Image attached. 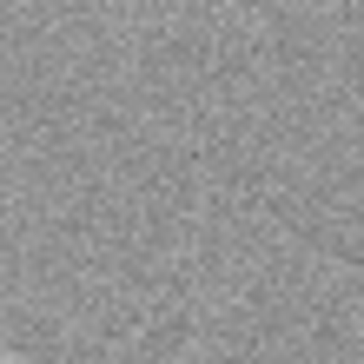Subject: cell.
<instances>
[{
  "instance_id": "cell-1",
  "label": "cell",
  "mask_w": 364,
  "mask_h": 364,
  "mask_svg": "<svg viewBox=\"0 0 364 364\" xmlns=\"http://www.w3.org/2000/svg\"><path fill=\"white\" fill-rule=\"evenodd\" d=\"M0 364H7V358H0Z\"/></svg>"
}]
</instances>
